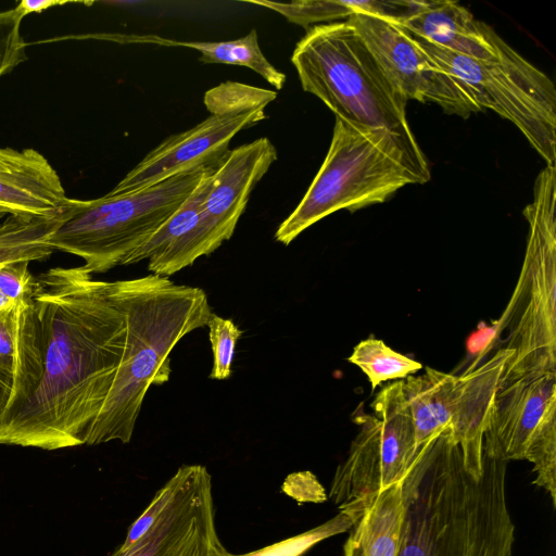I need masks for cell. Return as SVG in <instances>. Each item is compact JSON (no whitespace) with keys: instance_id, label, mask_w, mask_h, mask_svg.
<instances>
[{"instance_id":"6da1fadb","label":"cell","mask_w":556,"mask_h":556,"mask_svg":"<svg viewBox=\"0 0 556 556\" xmlns=\"http://www.w3.org/2000/svg\"><path fill=\"white\" fill-rule=\"evenodd\" d=\"M41 376L31 397L0 428V445L54 451L86 443L121 365L126 320L110 292L83 266L36 276Z\"/></svg>"},{"instance_id":"7a4b0ae2","label":"cell","mask_w":556,"mask_h":556,"mask_svg":"<svg viewBox=\"0 0 556 556\" xmlns=\"http://www.w3.org/2000/svg\"><path fill=\"white\" fill-rule=\"evenodd\" d=\"M505 482L506 462L485 455L480 479L469 475L448 431L422 445L401 483L396 556H511Z\"/></svg>"},{"instance_id":"3957f363","label":"cell","mask_w":556,"mask_h":556,"mask_svg":"<svg viewBox=\"0 0 556 556\" xmlns=\"http://www.w3.org/2000/svg\"><path fill=\"white\" fill-rule=\"evenodd\" d=\"M124 312L126 341L121 365L86 443H128L151 386L169 380L170 353L190 332L207 326L213 314L205 291L148 275L110 282Z\"/></svg>"},{"instance_id":"277c9868","label":"cell","mask_w":556,"mask_h":556,"mask_svg":"<svg viewBox=\"0 0 556 556\" xmlns=\"http://www.w3.org/2000/svg\"><path fill=\"white\" fill-rule=\"evenodd\" d=\"M430 170L420 148L395 135L336 116L328 153L293 212L279 225L275 240L291 243L328 215L387 201L406 185L426 184Z\"/></svg>"},{"instance_id":"5b68a950","label":"cell","mask_w":556,"mask_h":556,"mask_svg":"<svg viewBox=\"0 0 556 556\" xmlns=\"http://www.w3.org/2000/svg\"><path fill=\"white\" fill-rule=\"evenodd\" d=\"M291 63L303 90L320 99L337 117L387 130L419 148L406 116L408 100L348 21L311 27L298 41Z\"/></svg>"},{"instance_id":"8992f818","label":"cell","mask_w":556,"mask_h":556,"mask_svg":"<svg viewBox=\"0 0 556 556\" xmlns=\"http://www.w3.org/2000/svg\"><path fill=\"white\" fill-rule=\"evenodd\" d=\"M556 168L538 175L532 203L522 214L529 225L525 258L513 295L497 323L510 352L500 388L534 372H556Z\"/></svg>"},{"instance_id":"52a82bcc","label":"cell","mask_w":556,"mask_h":556,"mask_svg":"<svg viewBox=\"0 0 556 556\" xmlns=\"http://www.w3.org/2000/svg\"><path fill=\"white\" fill-rule=\"evenodd\" d=\"M210 164L137 192H108L93 200L67 198L56 216L50 247L80 257L91 275L124 265L180 207Z\"/></svg>"},{"instance_id":"ba28073f","label":"cell","mask_w":556,"mask_h":556,"mask_svg":"<svg viewBox=\"0 0 556 556\" xmlns=\"http://www.w3.org/2000/svg\"><path fill=\"white\" fill-rule=\"evenodd\" d=\"M412 36V35H410ZM448 73L476 93L481 109L493 110L525 135L547 164L556 159V89L553 81L494 30L496 55L476 60L412 36Z\"/></svg>"},{"instance_id":"9c48e42d","label":"cell","mask_w":556,"mask_h":556,"mask_svg":"<svg viewBox=\"0 0 556 556\" xmlns=\"http://www.w3.org/2000/svg\"><path fill=\"white\" fill-rule=\"evenodd\" d=\"M510 358L506 349L477 368L455 376L426 367L424 374L403 379L402 390L420 448L444 431L459 446L466 471L480 479L483 434L488 427L503 369Z\"/></svg>"},{"instance_id":"30bf717a","label":"cell","mask_w":556,"mask_h":556,"mask_svg":"<svg viewBox=\"0 0 556 556\" xmlns=\"http://www.w3.org/2000/svg\"><path fill=\"white\" fill-rule=\"evenodd\" d=\"M403 380L382 388L354 422L359 430L333 476L330 498L353 525L382 491L403 481L419 450L402 390Z\"/></svg>"},{"instance_id":"8fae6325","label":"cell","mask_w":556,"mask_h":556,"mask_svg":"<svg viewBox=\"0 0 556 556\" xmlns=\"http://www.w3.org/2000/svg\"><path fill=\"white\" fill-rule=\"evenodd\" d=\"M483 455L533 464L534 484L556 503V372H534L501 387L483 434Z\"/></svg>"},{"instance_id":"7c38bea8","label":"cell","mask_w":556,"mask_h":556,"mask_svg":"<svg viewBox=\"0 0 556 556\" xmlns=\"http://www.w3.org/2000/svg\"><path fill=\"white\" fill-rule=\"evenodd\" d=\"M277 157V149L266 137L229 149L214 173L194 227L163 254L149 260L148 270L169 277L229 240L252 190Z\"/></svg>"},{"instance_id":"4fadbf2b","label":"cell","mask_w":556,"mask_h":556,"mask_svg":"<svg viewBox=\"0 0 556 556\" xmlns=\"http://www.w3.org/2000/svg\"><path fill=\"white\" fill-rule=\"evenodd\" d=\"M346 21L407 100L433 102L445 113L464 118L482 110L473 90L434 62L397 23L367 13L353 14Z\"/></svg>"},{"instance_id":"5bb4252c","label":"cell","mask_w":556,"mask_h":556,"mask_svg":"<svg viewBox=\"0 0 556 556\" xmlns=\"http://www.w3.org/2000/svg\"><path fill=\"white\" fill-rule=\"evenodd\" d=\"M168 483L167 503L149 530L110 556H232L217 533L212 477L206 467L184 465Z\"/></svg>"},{"instance_id":"9a60e30c","label":"cell","mask_w":556,"mask_h":556,"mask_svg":"<svg viewBox=\"0 0 556 556\" xmlns=\"http://www.w3.org/2000/svg\"><path fill=\"white\" fill-rule=\"evenodd\" d=\"M265 118L264 109L211 114L195 126L164 139L109 192L141 191L181 172L217 161L227 153L231 139L240 130Z\"/></svg>"},{"instance_id":"2e32d148","label":"cell","mask_w":556,"mask_h":556,"mask_svg":"<svg viewBox=\"0 0 556 556\" xmlns=\"http://www.w3.org/2000/svg\"><path fill=\"white\" fill-rule=\"evenodd\" d=\"M42 368L41 336L33 300L0 308V378L11 386L0 428L31 397Z\"/></svg>"},{"instance_id":"e0dca14e","label":"cell","mask_w":556,"mask_h":556,"mask_svg":"<svg viewBox=\"0 0 556 556\" xmlns=\"http://www.w3.org/2000/svg\"><path fill=\"white\" fill-rule=\"evenodd\" d=\"M67 201L60 176L37 150L0 147V211L54 218Z\"/></svg>"},{"instance_id":"ac0fdd59","label":"cell","mask_w":556,"mask_h":556,"mask_svg":"<svg viewBox=\"0 0 556 556\" xmlns=\"http://www.w3.org/2000/svg\"><path fill=\"white\" fill-rule=\"evenodd\" d=\"M399 25L414 37L464 56L486 61L496 55L494 29L455 1H425Z\"/></svg>"},{"instance_id":"d6986e66","label":"cell","mask_w":556,"mask_h":556,"mask_svg":"<svg viewBox=\"0 0 556 556\" xmlns=\"http://www.w3.org/2000/svg\"><path fill=\"white\" fill-rule=\"evenodd\" d=\"M100 37L119 43H150L194 49L200 52V62L248 67L262 76L277 90L283 88L287 79L286 74L278 71L262 52L256 29H252L241 38L227 41H182L157 35L137 34H105Z\"/></svg>"},{"instance_id":"ffe728a7","label":"cell","mask_w":556,"mask_h":556,"mask_svg":"<svg viewBox=\"0 0 556 556\" xmlns=\"http://www.w3.org/2000/svg\"><path fill=\"white\" fill-rule=\"evenodd\" d=\"M401 483L382 491L352 526L344 556H396L403 517Z\"/></svg>"},{"instance_id":"44dd1931","label":"cell","mask_w":556,"mask_h":556,"mask_svg":"<svg viewBox=\"0 0 556 556\" xmlns=\"http://www.w3.org/2000/svg\"><path fill=\"white\" fill-rule=\"evenodd\" d=\"M252 4L266 7L282 16L290 23L307 27L318 23L349 18L356 13H367L384 16L400 23L409 12L408 1H332V0H303L291 3L271 1H249Z\"/></svg>"},{"instance_id":"7402d4cb","label":"cell","mask_w":556,"mask_h":556,"mask_svg":"<svg viewBox=\"0 0 556 556\" xmlns=\"http://www.w3.org/2000/svg\"><path fill=\"white\" fill-rule=\"evenodd\" d=\"M55 223L56 217L30 218L0 211V264L48 258L54 252L49 239Z\"/></svg>"},{"instance_id":"603a6c76","label":"cell","mask_w":556,"mask_h":556,"mask_svg":"<svg viewBox=\"0 0 556 556\" xmlns=\"http://www.w3.org/2000/svg\"><path fill=\"white\" fill-rule=\"evenodd\" d=\"M222 159L223 156L208 165L198 186L180 207L126 260L124 265H131L160 256L194 227L202 203L212 186L214 173Z\"/></svg>"},{"instance_id":"cb8c5ba5","label":"cell","mask_w":556,"mask_h":556,"mask_svg":"<svg viewBox=\"0 0 556 556\" xmlns=\"http://www.w3.org/2000/svg\"><path fill=\"white\" fill-rule=\"evenodd\" d=\"M348 361L366 375L371 391L386 381L403 380L422 369L419 362L392 350L374 337L356 344Z\"/></svg>"},{"instance_id":"d4e9b609","label":"cell","mask_w":556,"mask_h":556,"mask_svg":"<svg viewBox=\"0 0 556 556\" xmlns=\"http://www.w3.org/2000/svg\"><path fill=\"white\" fill-rule=\"evenodd\" d=\"M277 92L236 81H225L207 90L203 102L211 114H239L265 109Z\"/></svg>"},{"instance_id":"484cf974","label":"cell","mask_w":556,"mask_h":556,"mask_svg":"<svg viewBox=\"0 0 556 556\" xmlns=\"http://www.w3.org/2000/svg\"><path fill=\"white\" fill-rule=\"evenodd\" d=\"M353 526L352 519L340 511L332 519L298 535L288 538L251 553L232 556H301L318 542L344 532Z\"/></svg>"},{"instance_id":"4316f807","label":"cell","mask_w":556,"mask_h":556,"mask_svg":"<svg viewBox=\"0 0 556 556\" xmlns=\"http://www.w3.org/2000/svg\"><path fill=\"white\" fill-rule=\"evenodd\" d=\"M208 339L213 353V366L208 378L226 380L232 375V361L238 339L242 331L229 318L212 314L208 323Z\"/></svg>"},{"instance_id":"83f0119b","label":"cell","mask_w":556,"mask_h":556,"mask_svg":"<svg viewBox=\"0 0 556 556\" xmlns=\"http://www.w3.org/2000/svg\"><path fill=\"white\" fill-rule=\"evenodd\" d=\"M22 20L14 8L0 11V78L27 60V45L21 35Z\"/></svg>"},{"instance_id":"f1b7e54d","label":"cell","mask_w":556,"mask_h":556,"mask_svg":"<svg viewBox=\"0 0 556 556\" xmlns=\"http://www.w3.org/2000/svg\"><path fill=\"white\" fill-rule=\"evenodd\" d=\"M26 261L0 265V291L11 302H30L36 289V277Z\"/></svg>"},{"instance_id":"f546056e","label":"cell","mask_w":556,"mask_h":556,"mask_svg":"<svg viewBox=\"0 0 556 556\" xmlns=\"http://www.w3.org/2000/svg\"><path fill=\"white\" fill-rule=\"evenodd\" d=\"M170 493L168 481L155 493L152 501L137 520L130 526L124 543L121 547H127L143 535L164 508Z\"/></svg>"},{"instance_id":"4dcf8cb0","label":"cell","mask_w":556,"mask_h":556,"mask_svg":"<svg viewBox=\"0 0 556 556\" xmlns=\"http://www.w3.org/2000/svg\"><path fill=\"white\" fill-rule=\"evenodd\" d=\"M67 3L71 2L60 0H22L16 4L14 9L22 17H25L30 13H40L50 8Z\"/></svg>"},{"instance_id":"1f68e13d","label":"cell","mask_w":556,"mask_h":556,"mask_svg":"<svg viewBox=\"0 0 556 556\" xmlns=\"http://www.w3.org/2000/svg\"><path fill=\"white\" fill-rule=\"evenodd\" d=\"M11 392V386L0 378V414L5 408Z\"/></svg>"},{"instance_id":"d6a6232c","label":"cell","mask_w":556,"mask_h":556,"mask_svg":"<svg viewBox=\"0 0 556 556\" xmlns=\"http://www.w3.org/2000/svg\"><path fill=\"white\" fill-rule=\"evenodd\" d=\"M1 265V264H0ZM11 301H9L4 294L0 291V308L4 307L5 305L10 304Z\"/></svg>"}]
</instances>
